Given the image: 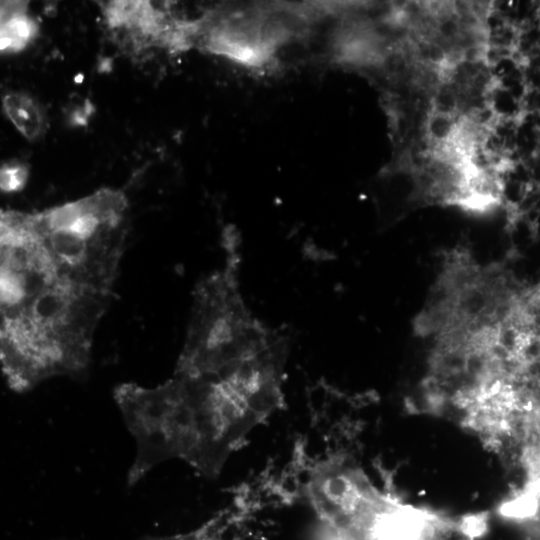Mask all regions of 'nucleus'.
<instances>
[{
	"label": "nucleus",
	"mask_w": 540,
	"mask_h": 540,
	"mask_svg": "<svg viewBox=\"0 0 540 540\" xmlns=\"http://www.w3.org/2000/svg\"><path fill=\"white\" fill-rule=\"evenodd\" d=\"M114 397L136 441L129 486L159 463L175 458L201 476L216 479L262 424L229 384L214 376L174 372L153 388L121 384Z\"/></svg>",
	"instance_id": "f03ea898"
},
{
	"label": "nucleus",
	"mask_w": 540,
	"mask_h": 540,
	"mask_svg": "<svg viewBox=\"0 0 540 540\" xmlns=\"http://www.w3.org/2000/svg\"><path fill=\"white\" fill-rule=\"evenodd\" d=\"M5 114L16 129L30 141L38 139L46 130V116L40 104L23 92H10L3 97Z\"/></svg>",
	"instance_id": "423d86ee"
},
{
	"label": "nucleus",
	"mask_w": 540,
	"mask_h": 540,
	"mask_svg": "<svg viewBox=\"0 0 540 540\" xmlns=\"http://www.w3.org/2000/svg\"><path fill=\"white\" fill-rule=\"evenodd\" d=\"M277 12L252 8L220 18L207 33L206 49L245 65H264L291 36Z\"/></svg>",
	"instance_id": "20e7f679"
},
{
	"label": "nucleus",
	"mask_w": 540,
	"mask_h": 540,
	"mask_svg": "<svg viewBox=\"0 0 540 540\" xmlns=\"http://www.w3.org/2000/svg\"><path fill=\"white\" fill-rule=\"evenodd\" d=\"M230 520L229 512H221L202 526L187 533L168 536H145L140 540H225L224 534Z\"/></svg>",
	"instance_id": "0eeeda50"
},
{
	"label": "nucleus",
	"mask_w": 540,
	"mask_h": 540,
	"mask_svg": "<svg viewBox=\"0 0 540 540\" xmlns=\"http://www.w3.org/2000/svg\"><path fill=\"white\" fill-rule=\"evenodd\" d=\"M28 2L2 1L0 25V49L2 52H18L36 36V21L27 14Z\"/></svg>",
	"instance_id": "39448f33"
},
{
	"label": "nucleus",
	"mask_w": 540,
	"mask_h": 540,
	"mask_svg": "<svg viewBox=\"0 0 540 540\" xmlns=\"http://www.w3.org/2000/svg\"><path fill=\"white\" fill-rule=\"evenodd\" d=\"M28 167L23 163H5L0 170V187L4 192H16L26 185L28 180Z\"/></svg>",
	"instance_id": "6e6552de"
},
{
	"label": "nucleus",
	"mask_w": 540,
	"mask_h": 540,
	"mask_svg": "<svg viewBox=\"0 0 540 540\" xmlns=\"http://www.w3.org/2000/svg\"><path fill=\"white\" fill-rule=\"evenodd\" d=\"M224 266L196 286L186 338L174 372L220 375L260 353L283 334L247 308L239 287V254L230 234Z\"/></svg>",
	"instance_id": "7ed1b4c3"
},
{
	"label": "nucleus",
	"mask_w": 540,
	"mask_h": 540,
	"mask_svg": "<svg viewBox=\"0 0 540 540\" xmlns=\"http://www.w3.org/2000/svg\"><path fill=\"white\" fill-rule=\"evenodd\" d=\"M0 237L1 335L43 357L90 350L121 262L25 212L2 211Z\"/></svg>",
	"instance_id": "f257e3e1"
}]
</instances>
